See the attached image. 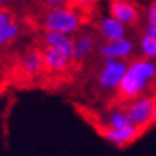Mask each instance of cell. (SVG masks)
Segmentation results:
<instances>
[{
	"instance_id": "cell-1",
	"label": "cell",
	"mask_w": 156,
	"mask_h": 156,
	"mask_svg": "<svg viewBox=\"0 0 156 156\" xmlns=\"http://www.w3.org/2000/svg\"><path fill=\"white\" fill-rule=\"evenodd\" d=\"M156 82V62L143 57H133L128 62V69L123 76L118 92V99L122 103L151 95V87Z\"/></svg>"
},
{
	"instance_id": "cell-2",
	"label": "cell",
	"mask_w": 156,
	"mask_h": 156,
	"mask_svg": "<svg viewBox=\"0 0 156 156\" xmlns=\"http://www.w3.org/2000/svg\"><path fill=\"white\" fill-rule=\"evenodd\" d=\"M44 32H57L63 34H73L80 32L82 14L72 6L66 5L55 10H48L42 23Z\"/></svg>"
},
{
	"instance_id": "cell-3",
	"label": "cell",
	"mask_w": 156,
	"mask_h": 156,
	"mask_svg": "<svg viewBox=\"0 0 156 156\" xmlns=\"http://www.w3.org/2000/svg\"><path fill=\"white\" fill-rule=\"evenodd\" d=\"M128 69V62L115 60V59H102L99 70L96 75V86L103 93L118 92L120 82Z\"/></svg>"
},
{
	"instance_id": "cell-4",
	"label": "cell",
	"mask_w": 156,
	"mask_h": 156,
	"mask_svg": "<svg viewBox=\"0 0 156 156\" xmlns=\"http://www.w3.org/2000/svg\"><path fill=\"white\" fill-rule=\"evenodd\" d=\"M125 110L128 113L133 126L145 132L153 125V112H155V93L145 95L142 98L129 102L125 105Z\"/></svg>"
},
{
	"instance_id": "cell-5",
	"label": "cell",
	"mask_w": 156,
	"mask_h": 156,
	"mask_svg": "<svg viewBox=\"0 0 156 156\" xmlns=\"http://www.w3.org/2000/svg\"><path fill=\"white\" fill-rule=\"evenodd\" d=\"M135 50H136V43L129 37L118 42H102L100 44H98L96 49V52L99 53L102 59H115V60L125 62H129Z\"/></svg>"
},
{
	"instance_id": "cell-6",
	"label": "cell",
	"mask_w": 156,
	"mask_h": 156,
	"mask_svg": "<svg viewBox=\"0 0 156 156\" xmlns=\"http://www.w3.org/2000/svg\"><path fill=\"white\" fill-rule=\"evenodd\" d=\"M108 10L110 17L116 19L126 27L135 26L140 20V10H139V7L132 2H128V0L109 2Z\"/></svg>"
},
{
	"instance_id": "cell-7",
	"label": "cell",
	"mask_w": 156,
	"mask_h": 156,
	"mask_svg": "<svg viewBox=\"0 0 156 156\" xmlns=\"http://www.w3.org/2000/svg\"><path fill=\"white\" fill-rule=\"evenodd\" d=\"M96 33L103 42H118L128 37V27L108 14L98 20Z\"/></svg>"
},
{
	"instance_id": "cell-8",
	"label": "cell",
	"mask_w": 156,
	"mask_h": 156,
	"mask_svg": "<svg viewBox=\"0 0 156 156\" xmlns=\"http://www.w3.org/2000/svg\"><path fill=\"white\" fill-rule=\"evenodd\" d=\"M98 132L100 133V136L103 137L106 142H109L110 145H113L116 147L128 146V145L135 142L137 137L143 133L136 126H130V128L122 129V130H112V129L98 128Z\"/></svg>"
},
{
	"instance_id": "cell-9",
	"label": "cell",
	"mask_w": 156,
	"mask_h": 156,
	"mask_svg": "<svg viewBox=\"0 0 156 156\" xmlns=\"http://www.w3.org/2000/svg\"><path fill=\"white\" fill-rule=\"evenodd\" d=\"M98 49L96 36L92 32H79L73 36V60L83 62Z\"/></svg>"
},
{
	"instance_id": "cell-10",
	"label": "cell",
	"mask_w": 156,
	"mask_h": 156,
	"mask_svg": "<svg viewBox=\"0 0 156 156\" xmlns=\"http://www.w3.org/2000/svg\"><path fill=\"white\" fill-rule=\"evenodd\" d=\"M43 56V65H44V70L53 72V73H62L66 72L69 67L75 63L70 57L57 49H49L44 48L42 50Z\"/></svg>"
},
{
	"instance_id": "cell-11",
	"label": "cell",
	"mask_w": 156,
	"mask_h": 156,
	"mask_svg": "<svg viewBox=\"0 0 156 156\" xmlns=\"http://www.w3.org/2000/svg\"><path fill=\"white\" fill-rule=\"evenodd\" d=\"M43 43L46 48L57 49L73 60V36L57 33V32H44L43 33Z\"/></svg>"
},
{
	"instance_id": "cell-12",
	"label": "cell",
	"mask_w": 156,
	"mask_h": 156,
	"mask_svg": "<svg viewBox=\"0 0 156 156\" xmlns=\"http://www.w3.org/2000/svg\"><path fill=\"white\" fill-rule=\"evenodd\" d=\"M20 66H22V72H23L26 76L36 77L37 75H40V73L44 70L42 50L33 49V50L26 52L23 55V57H22Z\"/></svg>"
},
{
	"instance_id": "cell-13",
	"label": "cell",
	"mask_w": 156,
	"mask_h": 156,
	"mask_svg": "<svg viewBox=\"0 0 156 156\" xmlns=\"http://www.w3.org/2000/svg\"><path fill=\"white\" fill-rule=\"evenodd\" d=\"M133 126L130 119H129L128 113L125 108L120 109H113L106 113V116L103 118L102 123L98 128H105V129H112V130H122V129H128Z\"/></svg>"
},
{
	"instance_id": "cell-14",
	"label": "cell",
	"mask_w": 156,
	"mask_h": 156,
	"mask_svg": "<svg viewBox=\"0 0 156 156\" xmlns=\"http://www.w3.org/2000/svg\"><path fill=\"white\" fill-rule=\"evenodd\" d=\"M137 48H139L140 57L156 62V39L155 37L142 33L140 37H139V42H137Z\"/></svg>"
},
{
	"instance_id": "cell-15",
	"label": "cell",
	"mask_w": 156,
	"mask_h": 156,
	"mask_svg": "<svg viewBox=\"0 0 156 156\" xmlns=\"http://www.w3.org/2000/svg\"><path fill=\"white\" fill-rule=\"evenodd\" d=\"M20 33H22V24L19 20H13L0 33V46H7L10 43H13L14 40H17Z\"/></svg>"
},
{
	"instance_id": "cell-16",
	"label": "cell",
	"mask_w": 156,
	"mask_h": 156,
	"mask_svg": "<svg viewBox=\"0 0 156 156\" xmlns=\"http://www.w3.org/2000/svg\"><path fill=\"white\" fill-rule=\"evenodd\" d=\"M143 33L156 39V2H151L145 9Z\"/></svg>"
},
{
	"instance_id": "cell-17",
	"label": "cell",
	"mask_w": 156,
	"mask_h": 156,
	"mask_svg": "<svg viewBox=\"0 0 156 156\" xmlns=\"http://www.w3.org/2000/svg\"><path fill=\"white\" fill-rule=\"evenodd\" d=\"M13 20H16L13 10L9 7H0V33L3 32L6 26H9Z\"/></svg>"
},
{
	"instance_id": "cell-18",
	"label": "cell",
	"mask_w": 156,
	"mask_h": 156,
	"mask_svg": "<svg viewBox=\"0 0 156 156\" xmlns=\"http://www.w3.org/2000/svg\"><path fill=\"white\" fill-rule=\"evenodd\" d=\"M153 125H156V93H155V112H153Z\"/></svg>"
}]
</instances>
